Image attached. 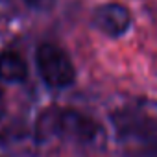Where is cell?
<instances>
[{
    "mask_svg": "<svg viewBox=\"0 0 157 157\" xmlns=\"http://www.w3.org/2000/svg\"><path fill=\"white\" fill-rule=\"evenodd\" d=\"M28 67L21 54L13 50L0 52V82L4 83H21L26 80Z\"/></svg>",
    "mask_w": 157,
    "mask_h": 157,
    "instance_id": "5",
    "label": "cell"
},
{
    "mask_svg": "<svg viewBox=\"0 0 157 157\" xmlns=\"http://www.w3.org/2000/svg\"><path fill=\"white\" fill-rule=\"evenodd\" d=\"M35 67L41 80L50 89H67L76 80V68L67 52L50 43H44L37 48Z\"/></svg>",
    "mask_w": 157,
    "mask_h": 157,
    "instance_id": "3",
    "label": "cell"
},
{
    "mask_svg": "<svg viewBox=\"0 0 157 157\" xmlns=\"http://www.w3.org/2000/svg\"><path fill=\"white\" fill-rule=\"evenodd\" d=\"M37 133L43 139H63L89 148L105 144V129L89 115L70 107H50L37 120Z\"/></svg>",
    "mask_w": 157,
    "mask_h": 157,
    "instance_id": "2",
    "label": "cell"
},
{
    "mask_svg": "<svg viewBox=\"0 0 157 157\" xmlns=\"http://www.w3.org/2000/svg\"><path fill=\"white\" fill-rule=\"evenodd\" d=\"M122 142L135 148L137 157H157V102L135 100L113 113Z\"/></svg>",
    "mask_w": 157,
    "mask_h": 157,
    "instance_id": "1",
    "label": "cell"
},
{
    "mask_svg": "<svg viewBox=\"0 0 157 157\" xmlns=\"http://www.w3.org/2000/svg\"><path fill=\"white\" fill-rule=\"evenodd\" d=\"M4 117H6V96L0 91V122L4 120Z\"/></svg>",
    "mask_w": 157,
    "mask_h": 157,
    "instance_id": "7",
    "label": "cell"
},
{
    "mask_svg": "<svg viewBox=\"0 0 157 157\" xmlns=\"http://www.w3.org/2000/svg\"><path fill=\"white\" fill-rule=\"evenodd\" d=\"M19 2L30 10H48L54 4V0H19Z\"/></svg>",
    "mask_w": 157,
    "mask_h": 157,
    "instance_id": "6",
    "label": "cell"
},
{
    "mask_svg": "<svg viewBox=\"0 0 157 157\" xmlns=\"http://www.w3.org/2000/svg\"><path fill=\"white\" fill-rule=\"evenodd\" d=\"M94 24L109 37H122L131 26V13L122 4H104L94 11Z\"/></svg>",
    "mask_w": 157,
    "mask_h": 157,
    "instance_id": "4",
    "label": "cell"
}]
</instances>
